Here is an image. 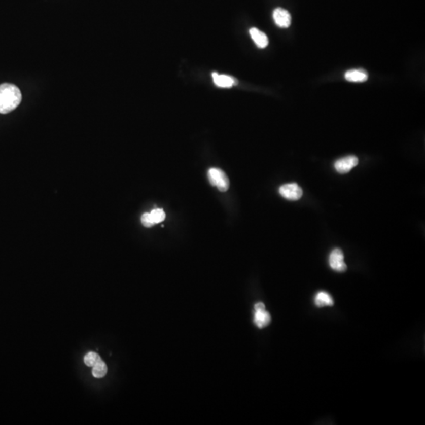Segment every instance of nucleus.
<instances>
[{"label": "nucleus", "instance_id": "nucleus-3", "mask_svg": "<svg viewBox=\"0 0 425 425\" xmlns=\"http://www.w3.org/2000/svg\"><path fill=\"white\" fill-rule=\"evenodd\" d=\"M329 266L332 270L338 272H345L347 269L344 262V255L339 248L332 250L329 258Z\"/></svg>", "mask_w": 425, "mask_h": 425}, {"label": "nucleus", "instance_id": "nucleus-14", "mask_svg": "<svg viewBox=\"0 0 425 425\" xmlns=\"http://www.w3.org/2000/svg\"><path fill=\"white\" fill-rule=\"evenodd\" d=\"M150 214L155 224L161 223L165 219V213L162 209H154Z\"/></svg>", "mask_w": 425, "mask_h": 425}, {"label": "nucleus", "instance_id": "nucleus-7", "mask_svg": "<svg viewBox=\"0 0 425 425\" xmlns=\"http://www.w3.org/2000/svg\"><path fill=\"white\" fill-rule=\"evenodd\" d=\"M275 23L279 28H288L292 24L290 13L283 8H276L272 14Z\"/></svg>", "mask_w": 425, "mask_h": 425}, {"label": "nucleus", "instance_id": "nucleus-15", "mask_svg": "<svg viewBox=\"0 0 425 425\" xmlns=\"http://www.w3.org/2000/svg\"><path fill=\"white\" fill-rule=\"evenodd\" d=\"M141 222H142L143 225L147 227V228H150V227L154 226L155 225L150 213H145L142 215Z\"/></svg>", "mask_w": 425, "mask_h": 425}, {"label": "nucleus", "instance_id": "nucleus-12", "mask_svg": "<svg viewBox=\"0 0 425 425\" xmlns=\"http://www.w3.org/2000/svg\"><path fill=\"white\" fill-rule=\"evenodd\" d=\"M108 373V366L102 360L99 361L92 367V375L95 378H102Z\"/></svg>", "mask_w": 425, "mask_h": 425}, {"label": "nucleus", "instance_id": "nucleus-6", "mask_svg": "<svg viewBox=\"0 0 425 425\" xmlns=\"http://www.w3.org/2000/svg\"><path fill=\"white\" fill-rule=\"evenodd\" d=\"M255 310L254 322H255V325L259 329H262V328L267 326L270 323L271 316L267 311L265 310V305L262 302L257 303L255 306Z\"/></svg>", "mask_w": 425, "mask_h": 425}, {"label": "nucleus", "instance_id": "nucleus-2", "mask_svg": "<svg viewBox=\"0 0 425 425\" xmlns=\"http://www.w3.org/2000/svg\"><path fill=\"white\" fill-rule=\"evenodd\" d=\"M208 179L213 186L217 187L220 192H227L229 188V180L223 170L211 168L208 171Z\"/></svg>", "mask_w": 425, "mask_h": 425}, {"label": "nucleus", "instance_id": "nucleus-9", "mask_svg": "<svg viewBox=\"0 0 425 425\" xmlns=\"http://www.w3.org/2000/svg\"><path fill=\"white\" fill-rule=\"evenodd\" d=\"M249 32L254 42L259 48H265L268 46L269 39L267 36L265 35L263 32L258 28H252L250 29Z\"/></svg>", "mask_w": 425, "mask_h": 425}, {"label": "nucleus", "instance_id": "nucleus-10", "mask_svg": "<svg viewBox=\"0 0 425 425\" xmlns=\"http://www.w3.org/2000/svg\"><path fill=\"white\" fill-rule=\"evenodd\" d=\"M212 77L215 85L220 87V88H231L237 83L236 80L232 78V77H229V76L220 75L216 73H214L212 74Z\"/></svg>", "mask_w": 425, "mask_h": 425}, {"label": "nucleus", "instance_id": "nucleus-4", "mask_svg": "<svg viewBox=\"0 0 425 425\" xmlns=\"http://www.w3.org/2000/svg\"><path fill=\"white\" fill-rule=\"evenodd\" d=\"M279 192L285 199L291 201H297L303 195L302 188L295 183L286 184L279 188Z\"/></svg>", "mask_w": 425, "mask_h": 425}, {"label": "nucleus", "instance_id": "nucleus-11", "mask_svg": "<svg viewBox=\"0 0 425 425\" xmlns=\"http://www.w3.org/2000/svg\"><path fill=\"white\" fill-rule=\"evenodd\" d=\"M314 303L317 307L332 306L334 305V300L328 292L321 291L315 295Z\"/></svg>", "mask_w": 425, "mask_h": 425}, {"label": "nucleus", "instance_id": "nucleus-5", "mask_svg": "<svg viewBox=\"0 0 425 425\" xmlns=\"http://www.w3.org/2000/svg\"><path fill=\"white\" fill-rule=\"evenodd\" d=\"M359 164V158L355 155H349V156L343 157L339 158L334 164L335 169L339 173L345 174L350 172L353 168L357 166Z\"/></svg>", "mask_w": 425, "mask_h": 425}, {"label": "nucleus", "instance_id": "nucleus-1", "mask_svg": "<svg viewBox=\"0 0 425 425\" xmlns=\"http://www.w3.org/2000/svg\"><path fill=\"white\" fill-rule=\"evenodd\" d=\"M21 91L11 84L0 85V114H8L18 108L21 103Z\"/></svg>", "mask_w": 425, "mask_h": 425}, {"label": "nucleus", "instance_id": "nucleus-13", "mask_svg": "<svg viewBox=\"0 0 425 425\" xmlns=\"http://www.w3.org/2000/svg\"><path fill=\"white\" fill-rule=\"evenodd\" d=\"M100 360H102L100 356L95 352H89L85 355L84 359L85 365L88 367H93L95 364L98 363Z\"/></svg>", "mask_w": 425, "mask_h": 425}, {"label": "nucleus", "instance_id": "nucleus-8", "mask_svg": "<svg viewBox=\"0 0 425 425\" xmlns=\"http://www.w3.org/2000/svg\"><path fill=\"white\" fill-rule=\"evenodd\" d=\"M368 78L369 74L362 69H350L345 74V79L350 82H365Z\"/></svg>", "mask_w": 425, "mask_h": 425}]
</instances>
